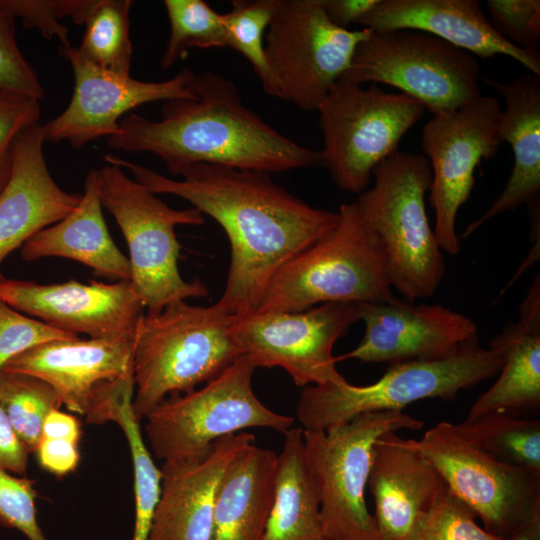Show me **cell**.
Wrapping results in <instances>:
<instances>
[{
    "instance_id": "1",
    "label": "cell",
    "mask_w": 540,
    "mask_h": 540,
    "mask_svg": "<svg viewBox=\"0 0 540 540\" xmlns=\"http://www.w3.org/2000/svg\"><path fill=\"white\" fill-rule=\"evenodd\" d=\"M104 160L157 195L188 201L222 227L230 263L217 303L232 315L255 312L276 271L338 222V212L310 206L266 172L197 163L180 169L176 180L114 154Z\"/></svg>"
},
{
    "instance_id": "2",
    "label": "cell",
    "mask_w": 540,
    "mask_h": 540,
    "mask_svg": "<svg viewBox=\"0 0 540 540\" xmlns=\"http://www.w3.org/2000/svg\"><path fill=\"white\" fill-rule=\"evenodd\" d=\"M192 85L197 97L165 102L159 120L135 113L123 117L107 145L127 153H151L173 176L197 163L268 174L322 166L320 151L275 130L244 104L224 75L203 71L194 75Z\"/></svg>"
},
{
    "instance_id": "3",
    "label": "cell",
    "mask_w": 540,
    "mask_h": 540,
    "mask_svg": "<svg viewBox=\"0 0 540 540\" xmlns=\"http://www.w3.org/2000/svg\"><path fill=\"white\" fill-rule=\"evenodd\" d=\"M232 316L217 302L193 306L185 300L142 314L133 339L132 407L138 421L167 395L195 390L242 356L230 335Z\"/></svg>"
},
{
    "instance_id": "4",
    "label": "cell",
    "mask_w": 540,
    "mask_h": 540,
    "mask_svg": "<svg viewBox=\"0 0 540 540\" xmlns=\"http://www.w3.org/2000/svg\"><path fill=\"white\" fill-rule=\"evenodd\" d=\"M335 227L283 264L255 312H294L330 302L395 299L378 235L356 202L339 207Z\"/></svg>"
},
{
    "instance_id": "5",
    "label": "cell",
    "mask_w": 540,
    "mask_h": 540,
    "mask_svg": "<svg viewBox=\"0 0 540 540\" xmlns=\"http://www.w3.org/2000/svg\"><path fill=\"white\" fill-rule=\"evenodd\" d=\"M372 177L374 185L355 202L381 241L392 288L410 301L434 295L445 262L426 212L432 180L427 158L397 150L374 168Z\"/></svg>"
},
{
    "instance_id": "6",
    "label": "cell",
    "mask_w": 540,
    "mask_h": 540,
    "mask_svg": "<svg viewBox=\"0 0 540 540\" xmlns=\"http://www.w3.org/2000/svg\"><path fill=\"white\" fill-rule=\"evenodd\" d=\"M502 362L497 351L482 347L476 337L442 359L392 364L369 385L355 386L345 379L306 386L297 404V420L302 430L326 431L361 414L402 411L429 398L450 400L497 375Z\"/></svg>"
},
{
    "instance_id": "7",
    "label": "cell",
    "mask_w": 540,
    "mask_h": 540,
    "mask_svg": "<svg viewBox=\"0 0 540 540\" xmlns=\"http://www.w3.org/2000/svg\"><path fill=\"white\" fill-rule=\"evenodd\" d=\"M98 174L102 207L114 217L127 242L131 282L147 313L207 296L209 291L199 279L188 282L181 276V245L175 233L178 225H202L204 215L194 207H170L118 165L106 163Z\"/></svg>"
},
{
    "instance_id": "8",
    "label": "cell",
    "mask_w": 540,
    "mask_h": 540,
    "mask_svg": "<svg viewBox=\"0 0 540 540\" xmlns=\"http://www.w3.org/2000/svg\"><path fill=\"white\" fill-rule=\"evenodd\" d=\"M255 366L240 356L202 388L171 395L154 407L145 431L154 456L164 461L198 460L226 436L262 427L285 433L294 418L265 406L252 388Z\"/></svg>"
},
{
    "instance_id": "9",
    "label": "cell",
    "mask_w": 540,
    "mask_h": 540,
    "mask_svg": "<svg viewBox=\"0 0 540 540\" xmlns=\"http://www.w3.org/2000/svg\"><path fill=\"white\" fill-rule=\"evenodd\" d=\"M317 111L322 166L339 189L360 194L374 168L398 150L425 108L412 97L385 92L377 84L365 88L338 81Z\"/></svg>"
},
{
    "instance_id": "10",
    "label": "cell",
    "mask_w": 540,
    "mask_h": 540,
    "mask_svg": "<svg viewBox=\"0 0 540 540\" xmlns=\"http://www.w3.org/2000/svg\"><path fill=\"white\" fill-rule=\"evenodd\" d=\"M479 79L472 54L424 32L395 30L372 31L339 81L395 87L436 115L480 97Z\"/></svg>"
},
{
    "instance_id": "11",
    "label": "cell",
    "mask_w": 540,
    "mask_h": 540,
    "mask_svg": "<svg viewBox=\"0 0 540 540\" xmlns=\"http://www.w3.org/2000/svg\"><path fill=\"white\" fill-rule=\"evenodd\" d=\"M422 426L421 420L393 410L361 414L326 431L303 430L323 528L330 540H378L364 498L373 444L385 433Z\"/></svg>"
},
{
    "instance_id": "12",
    "label": "cell",
    "mask_w": 540,
    "mask_h": 540,
    "mask_svg": "<svg viewBox=\"0 0 540 540\" xmlns=\"http://www.w3.org/2000/svg\"><path fill=\"white\" fill-rule=\"evenodd\" d=\"M415 444L489 533L506 539L540 521V475L493 457L459 424L441 421Z\"/></svg>"
},
{
    "instance_id": "13",
    "label": "cell",
    "mask_w": 540,
    "mask_h": 540,
    "mask_svg": "<svg viewBox=\"0 0 540 540\" xmlns=\"http://www.w3.org/2000/svg\"><path fill=\"white\" fill-rule=\"evenodd\" d=\"M371 32L335 26L323 0H279L265 35V53L281 99L302 111H317Z\"/></svg>"
},
{
    "instance_id": "14",
    "label": "cell",
    "mask_w": 540,
    "mask_h": 540,
    "mask_svg": "<svg viewBox=\"0 0 540 540\" xmlns=\"http://www.w3.org/2000/svg\"><path fill=\"white\" fill-rule=\"evenodd\" d=\"M361 303L330 302L303 311L233 315L230 335L255 368L280 367L300 387L341 382L332 350L360 320Z\"/></svg>"
},
{
    "instance_id": "15",
    "label": "cell",
    "mask_w": 540,
    "mask_h": 540,
    "mask_svg": "<svg viewBox=\"0 0 540 540\" xmlns=\"http://www.w3.org/2000/svg\"><path fill=\"white\" fill-rule=\"evenodd\" d=\"M498 100L483 96L449 111L433 115L422 130V149L432 180L429 200L435 213L434 234L449 255L460 252L456 218L473 190L476 167L496 156L502 143Z\"/></svg>"
},
{
    "instance_id": "16",
    "label": "cell",
    "mask_w": 540,
    "mask_h": 540,
    "mask_svg": "<svg viewBox=\"0 0 540 540\" xmlns=\"http://www.w3.org/2000/svg\"><path fill=\"white\" fill-rule=\"evenodd\" d=\"M58 51L71 65L74 89L65 110L42 125L45 141H66L80 149L116 135L123 116L140 105L197 97L192 85L195 73L188 67L167 80L148 82L94 65L71 43Z\"/></svg>"
},
{
    "instance_id": "17",
    "label": "cell",
    "mask_w": 540,
    "mask_h": 540,
    "mask_svg": "<svg viewBox=\"0 0 540 540\" xmlns=\"http://www.w3.org/2000/svg\"><path fill=\"white\" fill-rule=\"evenodd\" d=\"M0 298L58 330L96 339H133L145 309L131 281L40 284L5 278Z\"/></svg>"
},
{
    "instance_id": "18",
    "label": "cell",
    "mask_w": 540,
    "mask_h": 540,
    "mask_svg": "<svg viewBox=\"0 0 540 540\" xmlns=\"http://www.w3.org/2000/svg\"><path fill=\"white\" fill-rule=\"evenodd\" d=\"M364 335L351 351L336 361L389 362L442 359L478 337L477 325L468 316L442 305H413L396 298L361 303Z\"/></svg>"
},
{
    "instance_id": "19",
    "label": "cell",
    "mask_w": 540,
    "mask_h": 540,
    "mask_svg": "<svg viewBox=\"0 0 540 540\" xmlns=\"http://www.w3.org/2000/svg\"><path fill=\"white\" fill-rule=\"evenodd\" d=\"M367 486L373 499L378 540H406L448 487L436 467L396 432L373 444Z\"/></svg>"
},
{
    "instance_id": "20",
    "label": "cell",
    "mask_w": 540,
    "mask_h": 540,
    "mask_svg": "<svg viewBox=\"0 0 540 540\" xmlns=\"http://www.w3.org/2000/svg\"><path fill=\"white\" fill-rule=\"evenodd\" d=\"M44 143L39 122L14 140L10 176L0 192V267L12 251L70 214L81 199L82 194L64 191L51 176ZM4 279L0 270V282Z\"/></svg>"
},
{
    "instance_id": "21",
    "label": "cell",
    "mask_w": 540,
    "mask_h": 540,
    "mask_svg": "<svg viewBox=\"0 0 540 540\" xmlns=\"http://www.w3.org/2000/svg\"><path fill=\"white\" fill-rule=\"evenodd\" d=\"M254 442L255 437L243 431L217 440L201 459L162 462L161 494L148 540H210L222 476Z\"/></svg>"
},
{
    "instance_id": "22",
    "label": "cell",
    "mask_w": 540,
    "mask_h": 540,
    "mask_svg": "<svg viewBox=\"0 0 540 540\" xmlns=\"http://www.w3.org/2000/svg\"><path fill=\"white\" fill-rule=\"evenodd\" d=\"M357 24L375 32H424L476 58L505 55L540 76L539 53L521 50L503 39L477 0H379Z\"/></svg>"
},
{
    "instance_id": "23",
    "label": "cell",
    "mask_w": 540,
    "mask_h": 540,
    "mask_svg": "<svg viewBox=\"0 0 540 540\" xmlns=\"http://www.w3.org/2000/svg\"><path fill=\"white\" fill-rule=\"evenodd\" d=\"M133 339L49 341L13 357L2 372L42 379L54 388L62 405L86 416L99 384L134 372Z\"/></svg>"
},
{
    "instance_id": "24",
    "label": "cell",
    "mask_w": 540,
    "mask_h": 540,
    "mask_svg": "<svg viewBox=\"0 0 540 540\" xmlns=\"http://www.w3.org/2000/svg\"><path fill=\"white\" fill-rule=\"evenodd\" d=\"M483 82L505 100L499 134L509 143L514 162L503 190L458 238L469 237L492 218L520 206L528 211L531 233H540V76L529 73L509 83L489 78Z\"/></svg>"
},
{
    "instance_id": "25",
    "label": "cell",
    "mask_w": 540,
    "mask_h": 540,
    "mask_svg": "<svg viewBox=\"0 0 540 540\" xmlns=\"http://www.w3.org/2000/svg\"><path fill=\"white\" fill-rule=\"evenodd\" d=\"M489 347L502 367L495 383L471 406L466 419L490 413H519L540 406V277L537 274L519 308V319L508 322Z\"/></svg>"
},
{
    "instance_id": "26",
    "label": "cell",
    "mask_w": 540,
    "mask_h": 540,
    "mask_svg": "<svg viewBox=\"0 0 540 540\" xmlns=\"http://www.w3.org/2000/svg\"><path fill=\"white\" fill-rule=\"evenodd\" d=\"M99 174L90 170L75 209L59 222L37 232L21 248L25 261L46 257L68 258L90 267L112 282L131 281L129 259L114 243L102 212Z\"/></svg>"
},
{
    "instance_id": "27",
    "label": "cell",
    "mask_w": 540,
    "mask_h": 540,
    "mask_svg": "<svg viewBox=\"0 0 540 540\" xmlns=\"http://www.w3.org/2000/svg\"><path fill=\"white\" fill-rule=\"evenodd\" d=\"M277 454L252 443L219 483L210 540H262L273 500Z\"/></svg>"
},
{
    "instance_id": "28",
    "label": "cell",
    "mask_w": 540,
    "mask_h": 540,
    "mask_svg": "<svg viewBox=\"0 0 540 540\" xmlns=\"http://www.w3.org/2000/svg\"><path fill=\"white\" fill-rule=\"evenodd\" d=\"M277 454L273 500L262 540H330L307 462L303 430L290 428Z\"/></svg>"
},
{
    "instance_id": "29",
    "label": "cell",
    "mask_w": 540,
    "mask_h": 540,
    "mask_svg": "<svg viewBox=\"0 0 540 540\" xmlns=\"http://www.w3.org/2000/svg\"><path fill=\"white\" fill-rule=\"evenodd\" d=\"M134 373L101 383L95 390L87 422L116 423L126 437L133 464L135 521L132 540H148L161 494V470L155 465L135 417Z\"/></svg>"
},
{
    "instance_id": "30",
    "label": "cell",
    "mask_w": 540,
    "mask_h": 540,
    "mask_svg": "<svg viewBox=\"0 0 540 540\" xmlns=\"http://www.w3.org/2000/svg\"><path fill=\"white\" fill-rule=\"evenodd\" d=\"M131 0H92L84 19L78 50L94 65L130 75L133 44L130 39Z\"/></svg>"
},
{
    "instance_id": "31",
    "label": "cell",
    "mask_w": 540,
    "mask_h": 540,
    "mask_svg": "<svg viewBox=\"0 0 540 540\" xmlns=\"http://www.w3.org/2000/svg\"><path fill=\"white\" fill-rule=\"evenodd\" d=\"M493 457L540 475V421L508 413H490L459 424Z\"/></svg>"
},
{
    "instance_id": "32",
    "label": "cell",
    "mask_w": 540,
    "mask_h": 540,
    "mask_svg": "<svg viewBox=\"0 0 540 540\" xmlns=\"http://www.w3.org/2000/svg\"><path fill=\"white\" fill-rule=\"evenodd\" d=\"M0 405L25 448L34 453L46 416L60 409L54 388L40 378L15 372L0 373Z\"/></svg>"
},
{
    "instance_id": "33",
    "label": "cell",
    "mask_w": 540,
    "mask_h": 540,
    "mask_svg": "<svg viewBox=\"0 0 540 540\" xmlns=\"http://www.w3.org/2000/svg\"><path fill=\"white\" fill-rule=\"evenodd\" d=\"M279 0H233L224 15L226 47L242 54L251 64L263 91L281 99V89L266 57L264 32Z\"/></svg>"
},
{
    "instance_id": "34",
    "label": "cell",
    "mask_w": 540,
    "mask_h": 540,
    "mask_svg": "<svg viewBox=\"0 0 540 540\" xmlns=\"http://www.w3.org/2000/svg\"><path fill=\"white\" fill-rule=\"evenodd\" d=\"M170 33L160 58L161 69H169L191 48L226 47L223 13L203 0H165Z\"/></svg>"
},
{
    "instance_id": "35",
    "label": "cell",
    "mask_w": 540,
    "mask_h": 540,
    "mask_svg": "<svg viewBox=\"0 0 540 540\" xmlns=\"http://www.w3.org/2000/svg\"><path fill=\"white\" fill-rule=\"evenodd\" d=\"M475 519V514L448 490L406 540H504L480 527Z\"/></svg>"
},
{
    "instance_id": "36",
    "label": "cell",
    "mask_w": 540,
    "mask_h": 540,
    "mask_svg": "<svg viewBox=\"0 0 540 540\" xmlns=\"http://www.w3.org/2000/svg\"><path fill=\"white\" fill-rule=\"evenodd\" d=\"M1 5L15 19L20 18L26 28L37 29L48 39L57 38L61 45L70 43L65 18L78 25L84 24L92 0H0Z\"/></svg>"
},
{
    "instance_id": "37",
    "label": "cell",
    "mask_w": 540,
    "mask_h": 540,
    "mask_svg": "<svg viewBox=\"0 0 540 540\" xmlns=\"http://www.w3.org/2000/svg\"><path fill=\"white\" fill-rule=\"evenodd\" d=\"M486 8L492 27L503 39L521 50L539 53V0H488Z\"/></svg>"
},
{
    "instance_id": "38",
    "label": "cell",
    "mask_w": 540,
    "mask_h": 540,
    "mask_svg": "<svg viewBox=\"0 0 540 540\" xmlns=\"http://www.w3.org/2000/svg\"><path fill=\"white\" fill-rule=\"evenodd\" d=\"M35 481L0 467V525L16 529L28 540H47L38 519Z\"/></svg>"
},
{
    "instance_id": "39",
    "label": "cell",
    "mask_w": 540,
    "mask_h": 540,
    "mask_svg": "<svg viewBox=\"0 0 540 540\" xmlns=\"http://www.w3.org/2000/svg\"><path fill=\"white\" fill-rule=\"evenodd\" d=\"M75 337L15 310L0 298V373L9 360L34 346Z\"/></svg>"
},
{
    "instance_id": "40",
    "label": "cell",
    "mask_w": 540,
    "mask_h": 540,
    "mask_svg": "<svg viewBox=\"0 0 540 540\" xmlns=\"http://www.w3.org/2000/svg\"><path fill=\"white\" fill-rule=\"evenodd\" d=\"M0 88L37 100L44 89L32 66L20 51L15 37V18L0 3Z\"/></svg>"
},
{
    "instance_id": "41",
    "label": "cell",
    "mask_w": 540,
    "mask_h": 540,
    "mask_svg": "<svg viewBox=\"0 0 540 540\" xmlns=\"http://www.w3.org/2000/svg\"><path fill=\"white\" fill-rule=\"evenodd\" d=\"M39 117V100L0 88V192L10 176L14 140Z\"/></svg>"
},
{
    "instance_id": "42",
    "label": "cell",
    "mask_w": 540,
    "mask_h": 540,
    "mask_svg": "<svg viewBox=\"0 0 540 540\" xmlns=\"http://www.w3.org/2000/svg\"><path fill=\"white\" fill-rule=\"evenodd\" d=\"M34 453L39 465L57 477L75 471L80 460L78 444L65 439L41 437Z\"/></svg>"
},
{
    "instance_id": "43",
    "label": "cell",
    "mask_w": 540,
    "mask_h": 540,
    "mask_svg": "<svg viewBox=\"0 0 540 540\" xmlns=\"http://www.w3.org/2000/svg\"><path fill=\"white\" fill-rule=\"evenodd\" d=\"M29 452L15 434L6 413L0 405V467L23 476L28 465Z\"/></svg>"
},
{
    "instance_id": "44",
    "label": "cell",
    "mask_w": 540,
    "mask_h": 540,
    "mask_svg": "<svg viewBox=\"0 0 540 540\" xmlns=\"http://www.w3.org/2000/svg\"><path fill=\"white\" fill-rule=\"evenodd\" d=\"M379 0H323L328 19L337 27L349 29L371 11Z\"/></svg>"
},
{
    "instance_id": "45",
    "label": "cell",
    "mask_w": 540,
    "mask_h": 540,
    "mask_svg": "<svg viewBox=\"0 0 540 540\" xmlns=\"http://www.w3.org/2000/svg\"><path fill=\"white\" fill-rule=\"evenodd\" d=\"M81 435L79 419L60 409H53L43 422L41 437L65 439L78 444Z\"/></svg>"
},
{
    "instance_id": "46",
    "label": "cell",
    "mask_w": 540,
    "mask_h": 540,
    "mask_svg": "<svg viewBox=\"0 0 540 540\" xmlns=\"http://www.w3.org/2000/svg\"><path fill=\"white\" fill-rule=\"evenodd\" d=\"M504 540H540V521L522 527Z\"/></svg>"
}]
</instances>
